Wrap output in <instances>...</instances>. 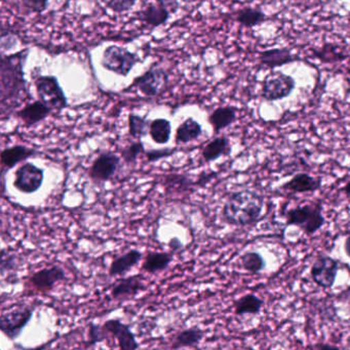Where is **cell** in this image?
<instances>
[{
    "mask_svg": "<svg viewBox=\"0 0 350 350\" xmlns=\"http://www.w3.org/2000/svg\"><path fill=\"white\" fill-rule=\"evenodd\" d=\"M27 51L14 53L8 57H2L0 66L1 75V116L10 112L16 106V100L23 92L27 94L26 81L24 78V62Z\"/></svg>",
    "mask_w": 350,
    "mask_h": 350,
    "instance_id": "cell-1",
    "label": "cell"
},
{
    "mask_svg": "<svg viewBox=\"0 0 350 350\" xmlns=\"http://www.w3.org/2000/svg\"><path fill=\"white\" fill-rule=\"evenodd\" d=\"M264 198L255 191L242 189L228 197L222 216L232 226H249L256 224L262 215Z\"/></svg>",
    "mask_w": 350,
    "mask_h": 350,
    "instance_id": "cell-2",
    "label": "cell"
},
{
    "mask_svg": "<svg viewBox=\"0 0 350 350\" xmlns=\"http://www.w3.org/2000/svg\"><path fill=\"white\" fill-rule=\"evenodd\" d=\"M287 226H295L301 228L304 234L312 236L326 224L323 215L322 202L298 206L288 211Z\"/></svg>",
    "mask_w": 350,
    "mask_h": 350,
    "instance_id": "cell-3",
    "label": "cell"
},
{
    "mask_svg": "<svg viewBox=\"0 0 350 350\" xmlns=\"http://www.w3.org/2000/svg\"><path fill=\"white\" fill-rule=\"evenodd\" d=\"M38 100L53 111L61 112L68 107L67 96L55 76H38L34 80Z\"/></svg>",
    "mask_w": 350,
    "mask_h": 350,
    "instance_id": "cell-4",
    "label": "cell"
},
{
    "mask_svg": "<svg viewBox=\"0 0 350 350\" xmlns=\"http://www.w3.org/2000/svg\"><path fill=\"white\" fill-rule=\"evenodd\" d=\"M295 88L296 81L291 75L273 72L263 80L261 98L266 102H277L291 96Z\"/></svg>",
    "mask_w": 350,
    "mask_h": 350,
    "instance_id": "cell-5",
    "label": "cell"
},
{
    "mask_svg": "<svg viewBox=\"0 0 350 350\" xmlns=\"http://www.w3.org/2000/svg\"><path fill=\"white\" fill-rule=\"evenodd\" d=\"M138 62L139 59L137 55L131 53L129 49L117 46V45H111L103 53L101 64L103 68L108 71L125 77L129 75V72L133 70Z\"/></svg>",
    "mask_w": 350,
    "mask_h": 350,
    "instance_id": "cell-6",
    "label": "cell"
},
{
    "mask_svg": "<svg viewBox=\"0 0 350 350\" xmlns=\"http://www.w3.org/2000/svg\"><path fill=\"white\" fill-rule=\"evenodd\" d=\"M45 172L35 164L26 162L14 172V187L21 193L31 195L43 185Z\"/></svg>",
    "mask_w": 350,
    "mask_h": 350,
    "instance_id": "cell-7",
    "label": "cell"
},
{
    "mask_svg": "<svg viewBox=\"0 0 350 350\" xmlns=\"http://www.w3.org/2000/svg\"><path fill=\"white\" fill-rule=\"evenodd\" d=\"M33 316L32 308H16L0 317V330L8 338L14 340L20 336Z\"/></svg>",
    "mask_w": 350,
    "mask_h": 350,
    "instance_id": "cell-8",
    "label": "cell"
},
{
    "mask_svg": "<svg viewBox=\"0 0 350 350\" xmlns=\"http://www.w3.org/2000/svg\"><path fill=\"white\" fill-rule=\"evenodd\" d=\"M339 271V262L336 259L321 255L314 261L310 269V275L318 287L330 289L336 281Z\"/></svg>",
    "mask_w": 350,
    "mask_h": 350,
    "instance_id": "cell-9",
    "label": "cell"
},
{
    "mask_svg": "<svg viewBox=\"0 0 350 350\" xmlns=\"http://www.w3.org/2000/svg\"><path fill=\"white\" fill-rule=\"evenodd\" d=\"M168 83V76L162 69H151L136 78L131 88H136L148 98H154L164 92Z\"/></svg>",
    "mask_w": 350,
    "mask_h": 350,
    "instance_id": "cell-10",
    "label": "cell"
},
{
    "mask_svg": "<svg viewBox=\"0 0 350 350\" xmlns=\"http://www.w3.org/2000/svg\"><path fill=\"white\" fill-rule=\"evenodd\" d=\"M121 158L112 152L100 154L92 162L90 168V179L94 183H105L110 180L121 166Z\"/></svg>",
    "mask_w": 350,
    "mask_h": 350,
    "instance_id": "cell-11",
    "label": "cell"
},
{
    "mask_svg": "<svg viewBox=\"0 0 350 350\" xmlns=\"http://www.w3.org/2000/svg\"><path fill=\"white\" fill-rule=\"evenodd\" d=\"M259 66L265 69H275L289 64L301 61V57L294 55L289 47H277L259 53Z\"/></svg>",
    "mask_w": 350,
    "mask_h": 350,
    "instance_id": "cell-12",
    "label": "cell"
},
{
    "mask_svg": "<svg viewBox=\"0 0 350 350\" xmlns=\"http://www.w3.org/2000/svg\"><path fill=\"white\" fill-rule=\"evenodd\" d=\"M65 271L59 265H53L33 273L29 279V283L38 291L47 292L53 289L58 283L65 281Z\"/></svg>",
    "mask_w": 350,
    "mask_h": 350,
    "instance_id": "cell-13",
    "label": "cell"
},
{
    "mask_svg": "<svg viewBox=\"0 0 350 350\" xmlns=\"http://www.w3.org/2000/svg\"><path fill=\"white\" fill-rule=\"evenodd\" d=\"M106 334H112L117 339L119 350H138L139 345L129 325L119 320H109L102 325Z\"/></svg>",
    "mask_w": 350,
    "mask_h": 350,
    "instance_id": "cell-14",
    "label": "cell"
},
{
    "mask_svg": "<svg viewBox=\"0 0 350 350\" xmlns=\"http://www.w3.org/2000/svg\"><path fill=\"white\" fill-rule=\"evenodd\" d=\"M38 155V151L24 145H14L5 148L1 152L2 177L5 175V172L12 170L16 164Z\"/></svg>",
    "mask_w": 350,
    "mask_h": 350,
    "instance_id": "cell-15",
    "label": "cell"
},
{
    "mask_svg": "<svg viewBox=\"0 0 350 350\" xmlns=\"http://www.w3.org/2000/svg\"><path fill=\"white\" fill-rule=\"evenodd\" d=\"M51 109L41 100H35L23 107L16 112V117L26 125L27 127L34 126L41 121L45 120L51 113Z\"/></svg>",
    "mask_w": 350,
    "mask_h": 350,
    "instance_id": "cell-16",
    "label": "cell"
},
{
    "mask_svg": "<svg viewBox=\"0 0 350 350\" xmlns=\"http://www.w3.org/2000/svg\"><path fill=\"white\" fill-rule=\"evenodd\" d=\"M321 187H322V180L320 178H316L308 174H297L294 175L289 181L284 183L282 189L290 193H314L318 191Z\"/></svg>",
    "mask_w": 350,
    "mask_h": 350,
    "instance_id": "cell-17",
    "label": "cell"
},
{
    "mask_svg": "<svg viewBox=\"0 0 350 350\" xmlns=\"http://www.w3.org/2000/svg\"><path fill=\"white\" fill-rule=\"evenodd\" d=\"M146 289L145 285L142 282L140 275L125 278L119 280L113 285L111 289V296L114 299H125V298L134 297L140 292Z\"/></svg>",
    "mask_w": 350,
    "mask_h": 350,
    "instance_id": "cell-18",
    "label": "cell"
},
{
    "mask_svg": "<svg viewBox=\"0 0 350 350\" xmlns=\"http://www.w3.org/2000/svg\"><path fill=\"white\" fill-rule=\"evenodd\" d=\"M142 258H143V254L139 250L134 249V250L127 251L125 254L113 259L109 267V275L111 277H121L125 275L135 267Z\"/></svg>",
    "mask_w": 350,
    "mask_h": 350,
    "instance_id": "cell-19",
    "label": "cell"
},
{
    "mask_svg": "<svg viewBox=\"0 0 350 350\" xmlns=\"http://www.w3.org/2000/svg\"><path fill=\"white\" fill-rule=\"evenodd\" d=\"M236 119H238L236 108L230 106L219 107L210 114L209 123L213 127L214 133H219L234 124Z\"/></svg>",
    "mask_w": 350,
    "mask_h": 350,
    "instance_id": "cell-20",
    "label": "cell"
},
{
    "mask_svg": "<svg viewBox=\"0 0 350 350\" xmlns=\"http://www.w3.org/2000/svg\"><path fill=\"white\" fill-rule=\"evenodd\" d=\"M232 152V147H230V142L228 137H218L212 139L201 152L203 160L207 163L216 161L219 159L222 156L229 155Z\"/></svg>",
    "mask_w": 350,
    "mask_h": 350,
    "instance_id": "cell-21",
    "label": "cell"
},
{
    "mask_svg": "<svg viewBox=\"0 0 350 350\" xmlns=\"http://www.w3.org/2000/svg\"><path fill=\"white\" fill-rule=\"evenodd\" d=\"M201 135H203L201 125L193 118H187L177 129L175 142L176 145L191 143L199 139Z\"/></svg>",
    "mask_w": 350,
    "mask_h": 350,
    "instance_id": "cell-22",
    "label": "cell"
},
{
    "mask_svg": "<svg viewBox=\"0 0 350 350\" xmlns=\"http://www.w3.org/2000/svg\"><path fill=\"white\" fill-rule=\"evenodd\" d=\"M312 51L314 57L325 64L341 63L349 57V53H345L339 45L334 43H325L322 47Z\"/></svg>",
    "mask_w": 350,
    "mask_h": 350,
    "instance_id": "cell-23",
    "label": "cell"
},
{
    "mask_svg": "<svg viewBox=\"0 0 350 350\" xmlns=\"http://www.w3.org/2000/svg\"><path fill=\"white\" fill-rule=\"evenodd\" d=\"M236 21L245 28H255L267 21V14L261 8H245L236 12Z\"/></svg>",
    "mask_w": 350,
    "mask_h": 350,
    "instance_id": "cell-24",
    "label": "cell"
},
{
    "mask_svg": "<svg viewBox=\"0 0 350 350\" xmlns=\"http://www.w3.org/2000/svg\"><path fill=\"white\" fill-rule=\"evenodd\" d=\"M173 255L168 252H148L144 259L142 269L148 273H156L170 267Z\"/></svg>",
    "mask_w": 350,
    "mask_h": 350,
    "instance_id": "cell-25",
    "label": "cell"
},
{
    "mask_svg": "<svg viewBox=\"0 0 350 350\" xmlns=\"http://www.w3.org/2000/svg\"><path fill=\"white\" fill-rule=\"evenodd\" d=\"M263 304L264 301L258 296L255 294H247L234 301V310L236 316L258 314L262 310Z\"/></svg>",
    "mask_w": 350,
    "mask_h": 350,
    "instance_id": "cell-26",
    "label": "cell"
},
{
    "mask_svg": "<svg viewBox=\"0 0 350 350\" xmlns=\"http://www.w3.org/2000/svg\"><path fill=\"white\" fill-rule=\"evenodd\" d=\"M205 337V332L199 328H190L178 333L173 340L174 349L182 347H197Z\"/></svg>",
    "mask_w": 350,
    "mask_h": 350,
    "instance_id": "cell-27",
    "label": "cell"
},
{
    "mask_svg": "<svg viewBox=\"0 0 350 350\" xmlns=\"http://www.w3.org/2000/svg\"><path fill=\"white\" fill-rule=\"evenodd\" d=\"M149 135L154 143L166 145L171 139L172 124L166 119H154L150 123Z\"/></svg>",
    "mask_w": 350,
    "mask_h": 350,
    "instance_id": "cell-28",
    "label": "cell"
},
{
    "mask_svg": "<svg viewBox=\"0 0 350 350\" xmlns=\"http://www.w3.org/2000/svg\"><path fill=\"white\" fill-rule=\"evenodd\" d=\"M170 16V12L160 5L149 4L141 12V18L151 27H158L164 24Z\"/></svg>",
    "mask_w": 350,
    "mask_h": 350,
    "instance_id": "cell-29",
    "label": "cell"
},
{
    "mask_svg": "<svg viewBox=\"0 0 350 350\" xmlns=\"http://www.w3.org/2000/svg\"><path fill=\"white\" fill-rule=\"evenodd\" d=\"M129 133L134 139H142L148 135L151 121L148 120L146 117L131 113L129 115Z\"/></svg>",
    "mask_w": 350,
    "mask_h": 350,
    "instance_id": "cell-30",
    "label": "cell"
},
{
    "mask_svg": "<svg viewBox=\"0 0 350 350\" xmlns=\"http://www.w3.org/2000/svg\"><path fill=\"white\" fill-rule=\"evenodd\" d=\"M242 265L248 273L252 275L260 273L266 267L264 258L258 252H247L242 256Z\"/></svg>",
    "mask_w": 350,
    "mask_h": 350,
    "instance_id": "cell-31",
    "label": "cell"
},
{
    "mask_svg": "<svg viewBox=\"0 0 350 350\" xmlns=\"http://www.w3.org/2000/svg\"><path fill=\"white\" fill-rule=\"evenodd\" d=\"M143 153H145L143 143L142 142H133L127 147L123 148V151H121V158L125 163H135L138 157Z\"/></svg>",
    "mask_w": 350,
    "mask_h": 350,
    "instance_id": "cell-32",
    "label": "cell"
},
{
    "mask_svg": "<svg viewBox=\"0 0 350 350\" xmlns=\"http://www.w3.org/2000/svg\"><path fill=\"white\" fill-rule=\"evenodd\" d=\"M166 185H172L181 189V191H188L193 185H197V181H193L190 177L185 174H168L164 178Z\"/></svg>",
    "mask_w": 350,
    "mask_h": 350,
    "instance_id": "cell-33",
    "label": "cell"
},
{
    "mask_svg": "<svg viewBox=\"0 0 350 350\" xmlns=\"http://www.w3.org/2000/svg\"><path fill=\"white\" fill-rule=\"evenodd\" d=\"M175 153H176V149L164 148V149L149 150V151L145 152V155L149 163H154V162L171 157Z\"/></svg>",
    "mask_w": 350,
    "mask_h": 350,
    "instance_id": "cell-34",
    "label": "cell"
},
{
    "mask_svg": "<svg viewBox=\"0 0 350 350\" xmlns=\"http://www.w3.org/2000/svg\"><path fill=\"white\" fill-rule=\"evenodd\" d=\"M106 332L100 325L90 324L88 327V345L103 342L106 339Z\"/></svg>",
    "mask_w": 350,
    "mask_h": 350,
    "instance_id": "cell-35",
    "label": "cell"
},
{
    "mask_svg": "<svg viewBox=\"0 0 350 350\" xmlns=\"http://www.w3.org/2000/svg\"><path fill=\"white\" fill-rule=\"evenodd\" d=\"M107 8L115 12H125L135 5L137 0H103Z\"/></svg>",
    "mask_w": 350,
    "mask_h": 350,
    "instance_id": "cell-36",
    "label": "cell"
},
{
    "mask_svg": "<svg viewBox=\"0 0 350 350\" xmlns=\"http://www.w3.org/2000/svg\"><path fill=\"white\" fill-rule=\"evenodd\" d=\"M16 267V255L6 254L5 250L2 249L1 251V265H0V269H1V275H5L6 271H12Z\"/></svg>",
    "mask_w": 350,
    "mask_h": 350,
    "instance_id": "cell-37",
    "label": "cell"
},
{
    "mask_svg": "<svg viewBox=\"0 0 350 350\" xmlns=\"http://www.w3.org/2000/svg\"><path fill=\"white\" fill-rule=\"evenodd\" d=\"M23 5L33 12H41L47 8L49 0H22Z\"/></svg>",
    "mask_w": 350,
    "mask_h": 350,
    "instance_id": "cell-38",
    "label": "cell"
},
{
    "mask_svg": "<svg viewBox=\"0 0 350 350\" xmlns=\"http://www.w3.org/2000/svg\"><path fill=\"white\" fill-rule=\"evenodd\" d=\"M156 1L158 5L168 10L171 14L176 12L186 2V0H156Z\"/></svg>",
    "mask_w": 350,
    "mask_h": 350,
    "instance_id": "cell-39",
    "label": "cell"
},
{
    "mask_svg": "<svg viewBox=\"0 0 350 350\" xmlns=\"http://www.w3.org/2000/svg\"><path fill=\"white\" fill-rule=\"evenodd\" d=\"M310 350H341L336 345H329V343H314V345H310L308 347Z\"/></svg>",
    "mask_w": 350,
    "mask_h": 350,
    "instance_id": "cell-40",
    "label": "cell"
},
{
    "mask_svg": "<svg viewBox=\"0 0 350 350\" xmlns=\"http://www.w3.org/2000/svg\"><path fill=\"white\" fill-rule=\"evenodd\" d=\"M170 247L172 250L176 251L179 250V249H181V247H182V244H181L180 241L178 240L177 238L172 239L170 242Z\"/></svg>",
    "mask_w": 350,
    "mask_h": 350,
    "instance_id": "cell-41",
    "label": "cell"
},
{
    "mask_svg": "<svg viewBox=\"0 0 350 350\" xmlns=\"http://www.w3.org/2000/svg\"><path fill=\"white\" fill-rule=\"evenodd\" d=\"M345 251L347 253V256L350 258V234L345 239Z\"/></svg>",
    "mask_w": 350,
    "mask_h": 350,
    "instance_id": "cell-42",
    "label": "cell"
},
{
    "mask_svg": "<svg viewBox=\"0 0 350 350\" xmlns=\"http://www.w3.org/2000/svg\"><path fill=\"white\" fill-rule=\"evenodd\" d=\"M341 191H343V193H345V195L349 196L350 197V181L347 183V185H345V187H342V189Z\"/></svg>",
    "mask_w": 350,
    "mask_h": 350,
    "instance_id": "cell-43",
    "label": "cell"
},
{
    "mask_svg": "<svg viewBox=\"0 0 350 350\" xmlns=\"http://www.w3.org/2000/svg\"><path fill=\"white\" fill-rule=\"evenodd\" d=\"M349 74H350V69H349Z\"/></svg>",
    "mask_w": 350,
    "mask_h": 350,
    "instance_id": "cell-44",
    "label": "cell"
}]
</instances>
